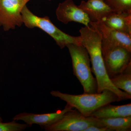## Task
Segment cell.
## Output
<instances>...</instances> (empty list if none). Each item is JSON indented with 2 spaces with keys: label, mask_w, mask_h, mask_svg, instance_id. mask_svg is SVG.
Wrapping results in <instances>:
<instances>
[{
  "label": "cell",
  "mask_w": 131,
  "mask_h": 131,
  "mask_svg": "<svg viewBox=\"0 0 131 131\" xmlns=\"http://www.w3.org/2000/svg\"><path fill=\"white\" fill-rule=\"evenodd\" d=\"M103 62L109 78L122 73L131 63V51L121 46L101 43Z\"/></svg>",
  "instance_id": "obj_5"
},
{
  "label": "cell",
  "mask_w": 131,
  "mask_h": 131,
  "mask_svg": "<svg viewBox=\"0 0 131 131\" xmlns=\"http://www.w3.org/2000/svg\"><path fill=\"white\" fill-rule=\"evenodd\" d=\"M68 47L73 65L74 75L81 83L84 93H97L96 78L92 74L89 54L82 45L70 44Z\"/></svg>",
  "instance_id": "obj_3"
},
{
  "label": "cell",
  "mask_w": 131,
  "mask_h": 131,
  "mask_svg": "<svg viewBox=\"0 0 131 131\" xmlns=\"http://www.w3.org/2000/svg\"><path fill=\"white\" fill-rule=\"evenodd\" d=\"M21 14L23 23L27 27L40 28L51 36L61 49L70 44L82 45L81 36L74 37L63 32L54 25L48 16L40 17L35 15L26 5L23 8Z\"/></svg>",
  "instance_id": "obj_4"
},
{
  "label": "cell",
  "mask_w": 131,
  "mask_h": 131,
  "mask_svg": "<svg viewBox=\"0 0 131 131\" xmlns=\"http://www.w3.org/2000/svg\"><path fill=\"white\" fill-rule=\"evenodd\" d=\"M93 125L99 126L98 118L92 116L86 117L77 109H73L66 113L56 122L44 129L46 131H84Z\"/></svg>",
  "instance_id": "obj_6"
},
{
  "label": "cell",
  "mask_w": 131,
  "mask_h": 131,
  "mask_svg": "<svg viewBox=\"0 0 131 131\" xmlns=\"http://www.w3.org/2000/svg\"><path fill=\"white\" fill-rule=\"evenodd\" d=\"M31 0H0V27L5 31L24 24L21 12Z\"/></svg>",
  "instance_id": "obj_7"
},
{
  "label": "cell",
  "mask_w": 131,
  "mask_h": 131,
  "mask_svg": "<svg viewBox=\"0 0 131 131\" xmlns=\"http://www.w3.org/2000/svg\"><path fill=\"white\" fill-rule=\"evenodd\" d=\"M51 95L64 101L86 117L90 116L94 112L106 104L122 101L116 94L105 89L101 93L72 95L52 91Z\"/></svg>",
  "instance_id": "obj_2"
},
{
  "label": "cell",
  "mask_w": 131,
  "mask_h": 131,
  "mask_svg": "<svg viewBox=\"0 0 131 131\" xmlns=\"http://www.w3.org/2000/svg\"><path fill=\"white\" fill-rule=\"evenodd\" d=\"M32 125L25 123L21 124L17 123L13 120L12 121L3 122L1 117H0V131H22L27 128L31 127Z\"/></svg>",
  "instance_id": "obj_17"
},
{
  "label": "cell",
  "mask_w": 131,
  "mask_h": 131,
  "mask_svg": "<svg viewBox=\"0 0 131 131\" xmlns=\"http://www.w3.org/2000/svg\"><path fill=\"white\" fill-rule=\"evenodd\" d=\"M48 1H51L52 0H48Z\"/></svg>",
  "instance_id": "obj_19"
},
{
  "label": "cell",
  "mask_w": 131,
  "mask_h": 131,
  "mask_svg": "<svg viewBox=\"0 0 131 131\" xmlns=\"http://www.w3.org/2000/svg\"><path fill=\"white\" fill-rule=\"evenodd\" d=\"M105 2L118 14H131V0H105Z\"/></svg>",
  "instance_id": "obj_16"
},
{
  "label": "cell",
  "mask_w": 131,
  "mask_h": 131,
  "mask_svg": "<svg viewBox=\"0 0 131 131\" xmlns=\"http://www.w3.org/2000/svg\"><path fill=\"white\" fill-rule=\"evenodd\" d=\"M100 37L101 43L121 46L131 51V36L108 27L101 21H90Z\"/></svg>",
  "instance_id": "obj_8"
},
{
  "label": "cell",
  "mask_w": 131,
  "mask_h": 131,
  "mask_svg": "<svg viewBox=\"0 0 131 131\" xmlns=\"http://www.w3.org/2000/svg\"><path fill=\"white\" fill-rule=\"evenodd\" d=\"M82 45L89 54L92 65L91 71L95 75L97 82V93L104 90H111L122 101L130 100L131 95L115 86L108 75L103 62L101 50V39L98 33L90 26L82 27L80 30Z\"/></svg>",
  "instance_id": "obj_1"
},
{
  "label": "cell",
  "mask_w": 131,
  "mask_h": 131,
  "mask_svg": "<svg viewBox=\"0 0 131 131\" xmlns=\"http://www.w3.org/2000/svg\"><path fill=\"white\" fill-rule=\"evenodd\" d=\"M56 13L58 20L66 25L73 21L89 26L88 15L77 6L73 0H65L59 3Z\"/></svg>",
  "instance_id": "obj_9"
},
{
  "label": "cell",
  "mask_w": 131,
  "mask_h": 131,
  "mask_svg": "<svg viewBox=\"0 0 131 131\" xmlns=\"http://www.w3.org/2000/svg\"><path fill=\"white\" fill-rule=\"evenodd\" d=\"M103 1H105V0H103Z\"/></svg>",
  "instance_id": "obj_20"
},
{
  "label": "cell",
  "mask_w": 131,
  "mask_h": 131,
  "mask_svg": "<svg viewBox=\"0 0 131 131\" xmlns=\"http://www.w3.org/2000/svg\"><path fill=\"white\" fill-rule=\"evenodd\" d=\"M98 120L99 126L106 127L111 131L131 130V116L98 118Z\"/></svg>",
  "instance_id": "obj_14"
},
{
  "label": "cell",
  "mask_w": 131,
  "mask_h": 131,
  "mask_svg": "<svg viewBox=\"0 0 131 131\" xmlns=\"http://www.w3.org/2000/svg\"><path fill=\"white\" fill-rule=\"evenodd\" d=\"M84 131H111L110 130L103 127L97 126H91L87 127Z\"/></svg>",
  "instance_id": "obj_18"
},
{
  "label": "cell",
  "mask_w": 131,
  "mask_h": 131,
  "mask_svg": "<svg viewBox=\"0 0 131 131\" xmlns=\"http://www.w3.org/2000/svg\"><path fill=\"white\" fill-rule=\"evenodd\" d=\"M90 116L98 119L131 116V103L117 106L108 103L95 110Z\"/></svg>",
  "instance_id": "obj_13"
},
{
  "label": "cell",
  "mask_w": 131,
  "mask_h": 131,
  "mask_svg": "<svg viewBox=\"0 0 131 131\" xmlns=\"http://www.w3.org/2000/svg\"><path fill=\"white\" fill-rule=\"evenodd\" d=\"M74 108L66 104L62 110H58L55 112L37 114L24 112L16 115L13 118L15 121H21L25 123L32 125L33 124L38 125L42 129L50 125L60 119L66 113L73 109Z\"/></svg>",
  "instance_id": "obj_10"
},
{
  "label": "cell",
  "mask_w": 131,
  "mask_h": 131,
  "mask_svg": "<svg viewBox=\"0 0 131 131\" xmlns=\"http://www.w3.org/2000/svg\"><path fill=\"white\" fill-rule=\"evenodd\" d=\"M79 8L88 14L90 21H100L113 10L103 0L82 1Z\"/></svg>",
  "instance_id": "obj_11"
},
{
  "label": "cell",
  "mask_w": 131,
  "mask_h": 131,
  "mask_svg": "<svg viewBox=\"0 0 131 131\" xmlns=\"http://www.w3.org/2000/svg\"><path fill=\"white\" fill-rule=\"evenodd\" d=\"M110 80L115 86L131 95V63L122 73L115 75Z\"/></svg>",
  "instance_id": "obj_15"
},
{
  "label": "cell",
  "mask_w": 131,
  "mask_h": 131,
  "mask_svg": "<svg viewBox=\"0 0 131 131\" xmlns=\"http://www.w3.org/2000/svg\"><path fill=\"white\" fill-rule=\"evenodd\" d=\"M100 21L115 30L131 36V14H118L112 12Z\"/></svg>",
  "instance_id": "obj_12"
}]
</instances>
